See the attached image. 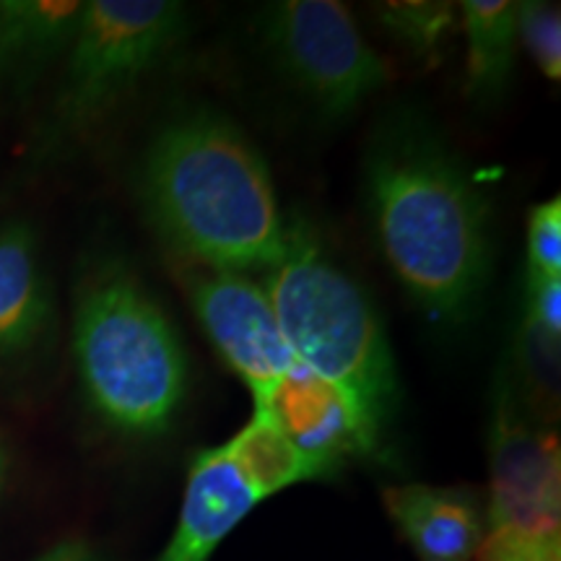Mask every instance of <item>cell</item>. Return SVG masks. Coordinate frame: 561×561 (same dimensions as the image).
<instances>
[{"label": "cell", "mask_w": 561, "mask_h": 561, "mask_svg": "<svg viewBox=\"0 0 561 561\" xmlns=\"http://www.w3.org/2000/svg\"><path fill=\"white\" fill-rule=\"evenodd\" d=\"M5 476V450H3V442H0V483H3Z\"/></svg>", "instance_id": "obj_21"}, {"label": "cell", "mask_w": 561, "mask_h": 561, "mask_svg": "<svg viewBox=\"0 0 561 561\" xmlns=\"http://www.w3.org/2000/svg\"><path fill=\"white\" fill-rule=\"evenodd\" d=\"M174 276L203 333L248 385L255 409H265L305 364L280 335L263 284L252 280L248 273L178 261Z\"/></svg>", "instance_id": "obj_8"}, {"label": "cell", "mask_w": 561, "mask_h": 561, "mask_svg": "<svg viewBox=\"0 0 561 561\" xmlns=\"http://www.w3.org/2000/svg\"><path fill=\"white\" fill-rule=\"evenodd\" d=\"M517 42L536 60L546 79H561V11L549 0L517 3Z\"/></svg>", "instance_id": "obj_15"}, {"label": "cell", "mask_w": 561, "mask_h": 561, "mask_svg": "<svg viewBox=\"0 0 561 561\" xmlns=\"http://www.w3.org/2000/svg\"><path fill=\"white\" fill-rule=\"evenodd\" d=\"M73 359L89 409L115 432L170 430L187 398L191 367L172 320L136 273L102 261L73 301Z\"/></svg>", "instance_id": "obj_3"}, {"label": "cell", "mask_w": 561, "mask_h": 561, "mask_svg": "<svg viewBox=\"0 0 561 561\" xmlns=\"http://www.w3.org/2000/svg\"><path fill=\"white\" fill-rule=\"evenodd\" d=\"M136 195L172 261L219 271H268L286 221L263 153L208 104L172 112L144 146Z\"/></svg>", "instance_id": "obj_2"}, {"label": "cell", "mask_w": 561, "mask_h": 561, "mask_svg": "<svg viewBox=\"0 0 561 561\" xmlns=\"http://www.w3.org/2000/svg\"><path fill=\"white\" fill-rule=\"evenodd\" d=\"M528 273L561 278V201L538 203L528 216Z\"/></svg>", "instance_id": "obj_17"}, {"label": "cell", "mask_w": 561, "mask_h": 561, "mask_svg": "<svg viewBox=\"0 0 561 561\" xmlns=\"http://www.w3.org/2000/svg\"><path fill=\"white\" fill-rule=\"evenodd\" d=\"M58 310L37 229L0 221V369L32 362L53 343Z\"/></svg>", "instance_id": "obj_10"}, {"label": "cell", "mask_w": 561, "mask_h": 561, "mask_svg": "<svg viewBox=\"0 0 561 561\" xmlns=\"http://www.w3.org/2000/svg\"><path fill=\"white\" fill-rule=\"evenodd\" d=\"M34 561H102V559L87 541H76V538H70V541H62L58 546H53V549H47Z\"/></svg>", "instance_id": "obj_20"}, {"label": "cell", "mask_w": 561, "mask_h": 561, "mask_svg": "<svg viewBox=\"0 0 561 561\" xmlns=\"http://www.w3.org/2000/svg\"><path fill=\"white\" fill-rule=\"evenodd\" d=\"M471 561H561V536L543 538L517 530H489Z\"/></svg>", "instance_id": "obj_18"}, {"label": "cell", "mask_w": 561, "mask_h": 561, "mask_svg": "<svg viewBox=\"0 0 561 561\" xmlns=\"http://www.w3.org/2000/svg\"><path fill=\"white\" fill-rule=\"evenodd\" d=\"M320 476L325 471L318 462L268 416L252 411L234 437L195 455L178 528L157 561H208L252 507Z\"/></svg>", "instance_id": "obj_6"}, {"label": "cell", "mask_w": 561, "mask_h": 561, "mask_svg": "<svg viewBox=\"0 0 561 561\" xmlns=\"http://www.w3.org/2000/svg\"><path fill=\"white\" fill-rule=\"evenodd\" d=\"M458 19L468 39L466 94L491 104L510 89L517 60V3L510 0H466Z\"/></svg>", "instance_id": "obj_12"}, {"label": "cell", "mask_w": 561, "mask_h": 561, "mask_svg": "<svg viewBox=\"0 0 561 561\" xmlns=\"http://www.w3.org/2000/svg\"><path fill=\"white\" fill-rule=\"evenodd\" d=\"M39 70L37 47L26 32L16 0H0V96L21 89Z\"/></svg>", "instance_id": "obj_16"}, {"label": "cell", "mask_w": 561, "mask_h": 561, "mask_svg": "<svg viewBox=\"0 0 561 561\" xmlns=\"http://www.w3.org/2000/svg\"><path fill=\"white\" fill-rule=\"evenodd\" d=\"M523 312H528L549 333L561 335V278H541L528 273Z\"/></svg>", "instance_id": "obj_19"}, {"label": "cell", "mask_w": 561, "mask_h": 561, "mask_svg": "<svg viewBox=\"0 0 561 561\" xmlns=\"http://www.w3.org/2000/svg\"><path fill=\"white\" fill-rule=\"evenodd\" d=\"M382 504L419 561H471L491 530L466 489L401 483L382 491Z\"/></svg>", "instance_id": "obj_11"}, {"label": "cell", "mask_w": 561, "mask_h": 561, "mask_svg": "<svg viewBox=\"0 0 561 561\" xmlns=\"http://www.w3.org/2000/svg\"><path fill=\"white\" fill-rule=\"evenodd\" d=\"M364 187L385 261L434 322L466 325L491 278V210L430 117L388 112L364 151Z\"/></svg>", "instance_id": "obj_1"}, {"label": "cell", "mask_w": 561, "mask_h": 561, "mask_svg": "<svg viewBox=\"0 0 561 561\" xmlns=\"http://www.w3.org/2000/svg\"><path fill=\"white\" fill-rule=\"evenodd\" d=\"M377 24L382 32L411 53L421 62L437 60L445 50L447 39L458 26V11L453 3H424V0H405V3H375L371 5Z\"/></svg>", "instance_id": "obj_14"}, {"label": "cell", "mask_w": 561, "mask_h": 561, "mask_svg": "<svg viewBox=\"0 0 561 561\" xmlns=\"http://www.w3.org/2000/svg\"><path fill=\"white\" fill-rule=\"evenodd\" d=\"M559 341L561 335L549 333L528 312H523L510 351L507 371L517 396L543 424H551V416L559 409Z\"/></svg>", "instance_id": "obj_13"}, {"label": "cell", "mask_w": 561, "mask_h": 561, "mask_svg": "<svg viewBox=\"0 0 561 561\" xmlns=\"http://www.w3.org/2000/svg\"><path fill=\"white\" fill-rule=\"evenodd\" d=\"M261 284L294 356L382 434L401 405V380L380 314L359 280L328 255L305 221L291 219L284 255Z\"/></svg>", "instance_id": "obj_4"}, {"label": "cell", "mask_w": 561, "mask_h": 561, "mask_svg": "<svg viewBox=\"0 0 561 561\" xmlns=\"http://www.w3.org/2000/svg\"><path fill=\"white\" fill-rule=\"evenodd\" d=\"M257 37L278 73L322 117L343 121L392 81L354 13L335 0H276L257 13Z\"/></svg>", "instance_id": "obj_7"}, {"label": "cell", "mask_w": 561, "mask_h": 561, "mask_svg": "<svg viewBox=\"0 0 561 561\" xmlns=\"http://www.w3.org/2000/svg\"><path fill=\"white\" fill-rule=\"evenodd\" d=\"M191 37V13L174 0H89L76 19L39 157L66 149L110 121L178 58Z\"/></svg>", "instance_id": "obj_5"}, {"label": "cell", "mask_w": 561, "mask_h": 561, "mask_svg": "<svg viewBox=\"0 0 561 561\" xmlns=\"http://www.w3.org/2000/svg\"><path fill=\"white\" fill-rule=\"evenodd\" d=\"M489 528L561 536V450L551 424L525 409L507 367L491 401Z\"/></svg>", "instance_id": "obj_9"}]
</instances>
